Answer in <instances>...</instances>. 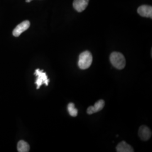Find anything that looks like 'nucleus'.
<instances>
[{
	"mask_svg": "<svg viewBox=\"0 0 152 152\" xmlns=\"http://www.w3.org/2000/svg\"><path fill=\"white\" fill-rule=\"evenodd\" d=\"M110 61L112 65L118 69H124L126 65L124 55L118 52H113L110 54Z\"/></svg>",
	"mask_w": 152,
	"mask_h": 152,
	"instance_id": "1",
	"label": "nucleus"
},
{
	"mask_svg": "<svg viewBox=\"0 0 152 152\" xmlns=\"http://www.w3.org/2000/svg\"><path fill=\"white\" fill-rule=\"evenodd\" d=\"M92 63V54L90 51H85L80 55L78 65L80 69H88L91 66Z\"/></svg>",
	"mask_w": 152,
	"mask_h": 152,
	"instance_id": "2",
	"label": "nucleus"
},
{
	"mask_svg": "<svg viewBox=\"0 0 152 152\" xmlns=\"http://www.w3.org/2000/svg\"><path fill=\"white\" fill-rule=\"evenodd\" d=\"M34 75L37 77V80L35 82V83L37 85V89H39L41 86L44 83L46 86H48L50 80L48 78L46 73L45 72H44L43 70L41 71L39 69H37L35 71Z\"/></svg>",
	"mask_w": 152,
	"mask_h": 152,
	"instance_id": "3",
	"label": "nucleus"
},
{
	"mask_svg": "<svg viewBox=\"0 0 152 152\" xmlns=\"http://www.w3.org/2000/svg\"><path fill=\"white\" fill-rule=\"evenodd\" d=\"M30 22L28 20H25L20 23L16 26L15 28L13 30L12 34L15 37H19L22 33L27 31L30 27Z\"/></svg>",
	"mask_w": 152,
	"mask_h": 152,
	"instance_id": "4",
	"label": "nucleus"
},
{
	"mask_svg": "<svg viewBox=\"0 0 152 152\" xmlns=\"http://www.w3.org/2000/svg\"><path fill=\"white\" fill-rule=\"evenodd\" d=\"M138 134L141 140L147 141L152 136V131L148 127L143 125L140 127Z\"/></svg>",
	"mask_w": 152,
	"mask_h": 152,
	"instance_id": "5",
	"label": "nucleus"
},
{
	"mask_svg": "<svg viewBox=\"0 0 152 152\" xmlns=\"http://www.w3.org/2000/svg\"><path fill=\"white\" fill-rule=\"evenodd\" d=\"M105 105V102L103 100H99L94 104V106L89 107L87 110V114H92L102 110Z\"/></svg>",
	"mask_w": 152,
	"mask_h": 152,
	"instance_id": "6",
	"label": "nucleus"
},
{
	"mask_svg": "<svg viewBox=\"0 0 152 152\" xmlns=\"http://www.w3.org/2000/svg\"><path fill=\"white\" fill-rule=\"evenodd\" d=\"M138 14L142 17L152 18V7L151 6L141 5L137 9Z\"/></svg>",
	"mask_w": 152,
	"mask_h": 152,
	"instance_id": "7",
	"label": "nucleus"
},
{
	"mask_svg": "<svg viewBox=\"0 0 152 152\" xmlns=\"http://www.w3.org/2000/svg\"><path fill=\"white\" fill-rule=\"evenodd\" d=\"M89 0H74L73 2V6L76 11L82 12L87 7Z\"/></svg>",
	"mask_w": 152,
	"mask_h": 152,
	"instance_id": "8",
	"label": "nucleus"
},
{
	"mask_svg": "<svg viewBox=\"0 0 152 152\" xmlns=\"http://www.w3.org/2000/svg\"><path fill=\"white\" fill-rule=\"evenodd\" d=\"M116 150L118 152H134L132 147L126 143L125 141L120 142L116 147Z\"/></svg>",
	"mask_w": 152,
	"mask_h": 152,
	"instance_id": "9",
	"label": "nucleus"
},
{
	"mask_svg": "<svg viewBox=\"0 0 152 152\" xmlns=\"http://www.w3.org/2000/svg\"><path fill=\"white\" fill-rule=\"evenodd\" d=\"M18 151L19 152H28L29 151L30 147L27 142L24 140H20L17 145Z\"/></svg>",
	"mask_w": 152,
	"mask_h": 152,
	"instance_id": "10",
	"label": "nucleus"
},
{
	"mask_svg": "<svg viewBox=\"0 0 152 152\" xmlns=\"http://www.w3.org/2000/svg\"><path fill=\"white\" fill-rule=\"evenodd\" d=\"M68 111L72 117H76L78 114V110L75 108V104L70 103L68 105Z\"/></svg>",
	"mask_w": 152,
	"mask_h": 152,
	"instance_id": "11",
	"label": "nucleus"
},
{
	"mask_svg": "<svg viewBox=\"0 0 152 152\" xmlns=\"http://www.w3.org/2000/svg\"><path fill=\"white\" fill-rule=\"evenodd\" d=\"M32 0H26V2H27V3H29V2H30L31 1H32Z\"/></svg>",
	"mask_w": 152,
	"mask_h": 152,
	"instance_id": "12",
	"label": "nucleus"
}]
</instances>
